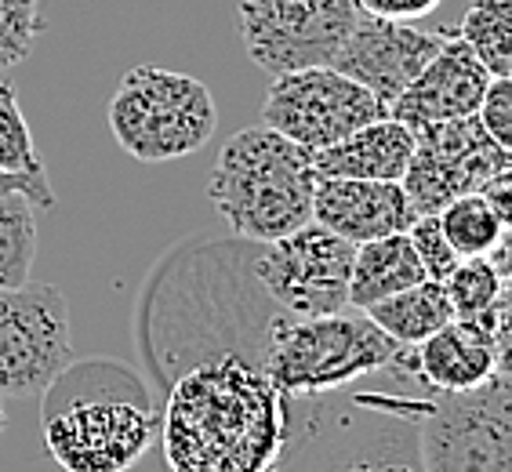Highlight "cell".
<instances>
[{"label": "cell", "instance_id": "cell-1", "mask_svg": "<svg viewBox=\"0 0 512 472\" xmlns=\"http://www.w3.org/2000/svg\"><path fill=\"white\" fill-rule=\"evenodd\" d=\"M160 436L171 472H273L291 436V396L247 356H207L171 382Z\"/></svg>", "mask_w": 512, "mask_h": 472}, {"label": "cell", "instance_id": "cell-2", "mask_svg": "<svg viewBox=\"0 0 512 472\" xmlns=\"http://www.w3.org/2000/svg\"><path fill=\"white\" fill-rule=\"evenodd\" d=\"M44 447L66 472H128L160 436V411L124 364L88 360L44 389Z\"/></svg>", "mask_w": 512, "mask_h": 472}, {"label": "cell", "instance_id": "cell-3", "mask_svg": "<svg viewBox=\"0 0 512 472\" xmlns=\"http://www.w3.org/2000/svg\"><path fill=\"white\" fill-rule=\"evenodd\" d=\"M425 407L429 396H291V436L273 472H425Z\"/></svg>", "mask_w": 512, "mask_h": 472}, {"label": "cell", "instance_id": "cell-4", "mask_svg": "<svg viewBox=\"0 0 512 472\" xmlns=\"http://www.w3.org/2000/svg\"><path fill=\"white\" fill-rule=\"evenodd\" d=\"M313 153L273 128H244L218 153L207 197L247 244H273L313 222Z\"/></svg>", "mask_w": 512, "mask_h": 472}, {"label": "cell", "instance_id": "cell-5", "mask_svg": "<svg viewBox=\"0 0 512 472\" xmlns=\"http://www.w3.org/2000/svg\"><path fill=\"white\" fill-rule=\"evenodd\" d=\"M262 371L287 396L335 393L364 374L396 371L418 378L414 345L389 338L367 313L284 316L262 353Z\"/></svg>", "mask_w": 512, "mask_h": 472}, {"label": "cell", "instance_id": "cell-6", "mask_svg": "<svg viewBox=\"0 0 512 472\" xmlns=\"http://www.w3.org/2000/svg\"><path fill=\"white\" fill-rule=\"evenodd\" d=\"M106 117L117 146L142 164L189 157L218 128V109L204 80L160 66L128 69Z\"/></svg>", "mask_w": 512, "mask_h": 472}, {"label": "cell", "instance_id": "cell-7", "mask_svg": "<svg viewBox=\"0 0 512 472\" xmlns=\"http://www.w3.org/2000/svg\"><path fill=\"white\" fill-rule=\"evenodd\" d=\"M418 440L425 472H512L509 374L465 393H429Z\"/></svg>", "mask_w": 512, "mask_h": 472}, {"label": "cell", "instance_id": "cell-8", "mask_svg": "<svg viewBox=\"0 0 512 472\" xmlns=\"http://www.w3.org/2000/svg\"><path fill=\"white\" fill-rule=\"evenodd\" d=\"M356 247L331 229L306 222L273 244H258L251 269L284 316H331L349 309V273Z\"/></svg>", "mask_w": 512, "mask_h": 472}, {"label": "cell", "instance_id": "cell-9", "mask_svg": "<svg viewBox=\"0 0 512 472\" xmlns=\"http://www.w3.org/2000/svg\"><path fill=\"white\" fill-rule=\"evenodd\" d=\"M69 364L73 327L59 287L26 280L0 291V404L44 393Z\"/></svg>", "mask_w": 512, "mask_h": 472}, {"label": "cell", "instance_id": "cell-10", "mask_svg": "<svg viewBox=\"0 0 512 472\" xmlns=\"http://www.w3.org/2000/svg\"><path fill=\"white\" fill-rule=\"evenodd\" d=\"M356 19V0H240L244 51L269 77L331 66Z\"/></svg>", "mask_w": 512, "mask_h": 472}, {"label": "cell", "instance_id": "cell-11", "mask_svg": "<svg viewBox=\"0 0 512 472\" xmlns=\"http://www.w3.org/2000/svg\"><path fill=\"white\" fill-rule=\"evenodd\" d=\"M502 175H512V153L498 146L476 117H462L414 131V153L400 186L414 215H436L451 200L483 193Z\"/></svg>", "mask_w": 512, "mask_h": 472}, {"label": "cell", "instance_id": "cell-12", "mask_svg": "<svg viewBox=\"0 0 512 472\" xmlns=\"http://www.w3.org/2000/svg\"><path fill=\"white\" fill-rule=\"evenodd\" d=\"M385 113L389 109L364 84L331 66H309L273 77L262 106V124L306 146L309 153H320Z\"/></svg>", "mask_w": 512, "mask_h": 472}, {"label": "cell", "instance_id": "cell-13", "mask_svg": "<svg viewBox=\"0 0 512 472\" xmlns=\"http://www.w3.org/2000/svg\"><path fill=\"white\" fill-rule=\"evenodd\" d=\"M444 37L447 33H425L407 26V22L378 19V15L360 11L356 26L331 59V69L345 73L356 84H364L389 109L404 95L407 84L422 73L425 62L440 51Z\"/></svg>", "mask_w": 512, "mask_h": 472}, {"label": "cell", "instance_id": "cell-14", "mask_svg": "<svg viewBox=\"0 0 512 472\" xmlns=\"http://www.w3.org/2000/svg\"><path fill=\"white\" fill-rule=\"evenodd\" d=\"M491 73L465 48L458 33H447L440 51L425 62L422 73L404 88V95L389 106V117L407 124L411 131L425 124H444V120L476 117L483 102V91L491 84Z\"/></svg>", "mask_w": 512, "mask_h": 472}, {"label": "cell", "instance_id": "cell-15", "mask_svg": "<svg viewBox=\"0 0 512 472\" xmlns=\"http://www.w3.org/2000/svg\"><path fill=\"white\" fill-rule=\"evenodd\" d=\"M414 207L400 182H367V178L316 175L313 222L349 240L353 247L389 233H407Z\"/></svg>", "mask_w": 512, "mask_h": 472}, {"label": "cell", "instance_id": "cell-16", "mask_svg": "<svg viewBox=\"0 0 512 472\" xmlns=\"http://www.w3.org/2000/svg\"><path fill=\"white\" fill-rule=\"evenodd\" d=\"M418 382L433 393H465L505 371L509 349L473 320H451L422 345H414Z\"/></svg>", "mask_w": 512, "mask_h": 472}, {"label": "cell", "instance_id": "cell-17", "mask_svg": "<svg viewBox=\"0 0 512 472\" xmlns=\"http://www.w3.org/2000/svg\"><path fill=\"white\" fill-rule=\"evenodd\" d=\"M414 153V131L389 113L335 146L313 153L316 175L331 178H367V182H400L411 164Z\"/></svg>", "mask_w": 512, "mask_h": 472}, {"label": "cell", "instance_id": "cell-18", "mask_svg": "<svg viewBox=\"0 0 512 472\" xmlns=\"http://www.w3.org/2000/svg\"><path fill=\"white\" fill-rule=\"evenodd\" d=\"M429 280L414 255L407 233H389L378 236V240H367V244L356 247L353 255V273H349V305L367 313L371 305L393 298L396 291H407V287Z\"/></svg>", "mask_w": 512, "mask_h": 472}, {"label": "cell", "instance_id": "cell-19", "mask_svg": "<svg viewBox=\"0 0 512 472\" xmlns=\"http://www.w3.org/2000/svg\"><path fill=\"white\" fill-rule=\"evenodd\" d=\"M454 320H473L509 349V273L491 258H462L444 280Z\"/></svg>", "mask_w": 512, "mask_h": 472}, {"label": "cell", "instance_id": "cell-20", "mask_svg": "<svg viewBox=\"0 0 512 472\" xmlns=\"http://www.w3.org/2000/svg\"><path fill=\"white\" fill-rule=\"evenodd\" d=\"M367 316L382 327L385 335L404 345H422L429 335H436L444 324L454 320V309L447 302V291L440 280H422V284L396 291L393 298L371 305Z\"/></svg>", "mask_w": 512, "mask_h": 472}, {"label": "cell", "instance_id": "cell-21", "mask_svg": "<svg viewBox=\"0 0 512 472\" xmlns=\"http://www.w3.org/2000/svg\"><path fill=\"white\" fill-rule=\"evenodd\" d=\"M436 222H440L447 244L454 247L458 258H487L509 236V222L494 211L483 193L451 200L447 207L436 211Z\"/></svg>", "mask_w": 512, "mask_h": 472}, {"label": "cell", "instance_id": "cell-22", "mask_svg": "<svg viewBox=\"0 0 512 472\" xmlns=\"http://www.w3.org/2000/svg\"><path fill=\"white\" fill-rule=\"evenodd\" d=\"M512 4L509 0H473L462 15L458 40L487 66L491 77H512Z\"/></svg>", "mask_w": 512, "mask_h": 472}, {"label": "cell", "instance_id": "cell-23", "mask_svg": "<svg viewBox=\"0 0 512 472\" xmlns=\"http://www.w3.org/2000/svg\"><path fill=\"white\" fill-rule=\"evenodd\" d=\"M37 258V207L22 193H0V291L30 280Z\"/></svg>", "mask_w": 512, "mask_h": 472}, {"label": "cell", "instance_id": "cell-24", "mask_svg": "<svg viewBox=\"0 0 512 472\" xmlns=\"http://www.w3.org/2000/svg\"><path fill=\"white\" fill-rule=\"evenodd\" d=\"M0 171L30 178L37 186H51L44 160L37 153V142L30 135V124L19 109V95L4 80H0Z\"/></svg>", "mask_w": 512, "mask_h": 472}, {"label": "cell", "instance_id": "cell-25", "mask_svg": "<svg viewBox=\"0 0 512 472\" xmlns=\"http://www.w3.org/2000/svg\"><path fill=\"white\" fill-rule=\"evenodd\" d=\"M40 33V0H0V69L30 59Z\"/></svg>", "mask_w": 512, "mask_h": 472}, {"label": "cell", "instance_id": "cell-26", "mask_svg": "<svg viewBox=\"0 0 512 472\" xmlns=\"http://www.w3.org/2000/svg\"><path fill=\"white\" fill-rule=\"evenodd\" d=\"M407 240H411L414 255H418V262H422L425 276L429 280H440L444 284L447 276H451V269L462 262V258L454 255V247L447 244L444 229H440V222H436V215H418L407 226Z\"/></svg>", "mask_w": 512, "mask_h": 472}, {"label": "cell", "instance_id": "cell-27", "mask_svg": "<svg viewBox=\"0 0 512 472\" xmlns=\"http://www.w3.org/2000/svg\"><path fill=\"white\" fill-rule=\"evenodd\" d=\"M480 128L512 153V77H494L483 91V102L476 109Z\"/></svg>", "mask_w": 512, "mask_h": 472}, {"label": "cell", "instance_id": "cell-28", "mask_svg": "<svg viewBox=\"0 0 512 472\" xmlns=\"http://www.w3.org/2000/svg\"><path fill=\"white\" fill-rule=\"evenodd\" d=\"M356 8L364 11V15H378V19L414 22L433 15L440 8V0H356Z\"/></svg>", "mask_w": 512, "mask_h": 472}, {"label": "cell", "instance_id": "cell-29", "mask_svg": "<svg viewBox=\"0 0 512 472\" xmlns=\"http://www.w3.org/2000/svg\"><path fill=\"white\" fill-rule=\"evenodd\" d=\"M0 193H22L33 207H55V189L37 186L22 175H8V171H0Z\"/></svg>", "mask_w": 512, "mask_h": 472}, {"label": "cell", "instance_id": "cell-30", "mask_svg": "<svg viewBox=\"0 0 512 472\" xmlns=\"http://www.w3.org/2000/svg\"><path fill=\"white\" fill-rule=\"evenodd\" d=\"M0 425H4V414H0Z\"/></svg>", "mask_w": 512, "mask_h": 472}]
</instances>
